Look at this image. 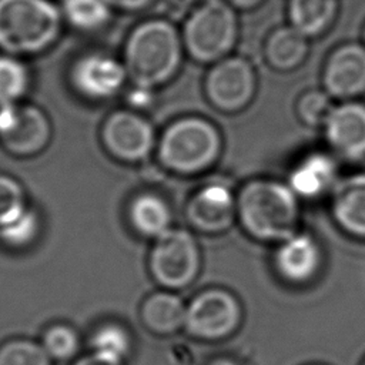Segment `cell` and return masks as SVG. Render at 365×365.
<instances>
[{"label":"cell","mask_w":365,"mask_h":365,"mask_svg":"<svg viewBox=\"0 0 365 365\" xmlns=\"http://www.w3.org/2000/svg\"><path fill=\"white\" fill-rule=\"evenodd\" d=\"M336 165L325 154H312L302 160L289 175L291 190L307 198L318 197L335 182Z\"/></svg>","instance_id":"e0dca14e"},{"label":"cell","mask_w":365,"mask_h":365,"mask_svg":"<svg viewBox=\"0 0 365 365\" xmlns=\"http://www.w3.org/2000/svg\"><path fill=\"white\" fill-rule=\"evenodd\" d=\"M0 365H51L43 348L29 339H13L0 348Z\"/></svg>","instance_id":"d4e9b609"},{"label":"cell","mask_w":365,"mask_h":365,"mask_svg":"<svg viewBox=\"0 0 365 365\" xmlns=\"http://www.w3.org/2000/svg\"><path fill=\"white\" fill-rule=\"evenodd\" d=\"M113 9L125 10V11H137L148 7L154 0H106Z\"/></svg>","instance_id":"f546056e"},{"label":"cell","mask_w":365,"mask_h":365,"mask_svg":"<svg viewBox=\"0 0 365 365\" xmlns=\"http://www.w3.org/2000/svg\"><path fill=\"white\" fill-rule=\"evenodd\" d=\"M61 10L50 0H0V48L36 54L58 37Z\"/></svg>","instance_id":"3957f363"},{"label":"cell","mask_w":365,"mask_h":365,"mask_svg":"<svg viewBox=\"0 0 365 365\" xmlns=\"http://www.w3.org/2000/svg\"><path fill=\"white\" fill-rule=\"evenodd\" d=\"M221 138L217 128L202 118L173 123L161 137L160 158L175 173L192 174L208 168L218 157Z\"/></svg>","instance_id":"277c9868"},{"label":"cell","mask_w":365,"mask_h":365,"mask_svg":"<svg viewBox=\"0 0 365 365\" xmlns=\"http://www.w3.org/2000/svg\"><path fill=\"white\" fill-rule=\"evenodd\" d=\"M331 111L329 97L321 91H309L298 103L299 117L311 125L325 124Z\"/></svg>","instance_id":"f1b7e54d"},{"label":"cell","mask_w":365,"mask_h":365,"mask_svg":"<svg viewBox=\"0 0 365 365\" xmlns=\"http://www.w3.org/2000/svg\"><path fill=\"white\" fill-rule=\"evenodd\" d=\"M235 201L225 184L211 182L202 187L188 204V218L201 231L220 232L234 220Z\"/></svg>","instance_id":"5bb4252c"},{"label":"cell","mask_w":365,"mask_h":365,"mask_svg":"<svg viewBox=\"0 0 365 365\" xmlns=\"http://www.w3.org/2000/svg\"><path fill=\"white\" fill-rule=\"evenodd\" d=\"M111 6L106 0H61V14L76 29L93 31L103 29L111 17Z\"/></svg>","instance_id":"7402d4cb"},{"label":"cell","mask_w":365,"mask_h":365,"mask_svg":"<svg viewBox=\"0 0 365 365\" xmlns=\"http://www.w3.org/2000/svg\"><path fill=\"white\" fill-rule=\"evenodd\" d=\"M325 135L331 147L346 158L365 154V106L345 103L332 108L325 121Z\"/></svg>","instance_id":"4fadbf2b"},{"label":"cell","mask_w":365,"mask_h":365,"mask_svg":"<svg viewBox=\"0 0 365 365\" xmlns=\"http://www.w3.org/2000/svg\"><path fill=\"white\" fill-rule=\"evenodd\" d=\"M212 365H237V364L232 362V361H230V359H218V361H215Z\"/></svg>","instance_id":"d6a6232c"},{"label":"cell","mask_w":365,"mask_h":365,"mask_svg":"<svg viewBox=\"0 0 365 365\" xmlns=\"http://www.w3.org/2000/svg\"><path fill=\"white\" fill-rule=\"evenodd\" d=\"M327 91L335 97H354L365 91V47L345 44L335 50L324 71Z\"/></svg>","instance_id":"7c38bea8"},{"label":"cell","mask_w":365,"mask_h":365,"mask_svg":"<svg viewBox=\"0 0 365 365\" xmlns=\"http://www.w3.org/2000/svg\"><path fill=\"white\" fill-rule=\"evenodd\" d=\"M275 264L287 279L295 282L307 281L318 269L319 248L309 235L295 234L277 250Z\"/></svg>","instance_id":"2e32d148"},{"label":"cell","mask_w":365,"mask_h":365,"mask_svg":"<svg viewBox=\"0 0 365 365\" xmlns=\"http://www.w3.org/2000/svg\"><path fill=\"white\" fill-rule=\"evenodd\" d=\"M130 220L134 228L145 237L158 238L171 230L170 207L155 194L135 197L130 205Z\"/></svg>","instance_id":"ffe728a7"},{"label":"cell","mask_w":365,"mask_h":365,"mask_svg":"<svg viewBox=\"0 0 365 365\" xmlns=\"http://www.w3.org/2000/svg\"><path fill=\"white\" fill-rule=\"evenodd\" d=\"M187 305L173 292L150 295L141 309L144 324L157 334H171L185 325Z\"/></svg>","instance_id":"ac0fdd59"},{"label":"cell","mask_w":365,"mask_h":365,"mask_svg":"<svg viewBox=\"0 0 365 365\" xmlns=\"http://www.w3.org/2000/svg\"><path fill=\"white\" fill-rule=\"evenodd\" d=\"M50 123L34 106H0V144L14 155H33L50 140Z\"/></svg>","instance_id":"52a82bcc"},{"label":"cell","mask_w":365,"mask_h":365,"mask_svg":"<svg viewBox=\"0 0 365 365\" xmlns=\"http://www.w3.org/2000/svg\"><path fill=\"white\" fill-rule=\"evenodd\" d=\"M181 61V40L175 27L161 19L137 26L125 46V68L140 88L168 81Z\"/></svg>","instance_id":"6da1fadb"},{"label":"cell","mask_w":365,"mask_h":365,"mask_svg":"<svg viewBox=\"0 0 365 365\" xmlns=\"http://www.w3.org/2000/svg\"><path fill=\"white\" fill-rule=\"evenodd\" d=\"M74 365H118V364H114V362H110V361H106L97 355H94L93 352L80 358Z\"/></svg>","instance_id":"4dcf8cb0"},{"label":"cell","mask_w":365,"mask_h":365,"mask_svg":"<svg viewBox=\"0 0 365 365\" xmlns=\"http://www.w3.org/2000/svg\"><path fill=\"white\" fill-rule=\"evenodd\" d=\"M332 214L346 232L365 237V174L351 175L334 185Z\"/></svg>","instance_id":"9a60e30c"},{"label":"cell","mask_w":365,"mask_h":365,"mask_svg":"<svg viewBox=\"0 0 365 365\" xmlns=\"http://www.w3.org/2000/svg\"><path fill=\"white\" fill-rule=\"evenodd\" d=\"M237 29L234 7L227 0H207L185 21L184 43L195 60L217 61L234 46Z\"/></svg>","instance_id":"5b68a950"},{"label":"cell","mask_w":365,"mask_h":365,"mask_svg":"<svg viewBox=\"0 0 365 365\" xmlns=\"http://www.w3.org/2000/svg\"><path fill=\"white\" fill-rule=\"evenodd\" d=\"M200 254L188 231L168 230L155 238L150 267L154 278L167 288H182L197 275Z\"/></svg>","instance_id":"8992f818"},{"label":"cell","mask_w":365,"mask_h":365,"mask_svg":"<svg viewBox=\"0 0 365 365\" xmlns=\"http://www.w3.org/2000/svg\"><path fill=\"white\" fill-rule=\"evenodd\" d=\"M29 87L26 66L11 54H0V106L16 104Z\"/></svg>","instance_id":"cb8c5ba5"},{"label":"cell","mask_w":365,"mask_h":365,"mask_svg":"<svg viewBox=\"0 0 365 365\" xmlns=\"http://www.w3.org/2000/svg\"><path fill=\"white\" fill-rule=\"evenodd\" d=\"M244 228L255 238L285 241L295 235L298 202L289 185L271 180L248 182L237 201Z\"/></svg>","instance_id":"7a4b0ae2"},{"label":"cell","mask_w":365,"mask_h":365,"mask_svg":"<svg viewBox=\"0 0 365 365\" xmlns=\"http://www.w3.org/2000/svg\"><path fill=\"white\" fill-rule=\"evenodd\" d=\"M307 36L292 26L275 30L267 43V57L271 66L278 70L297 67L307 56Z\"/></svg>","instance_id":"44dd1931"},{"label":"cell","mask_w":365,"mask_h":365,"mask_svg":"<svg viewBox=\"0 0 365 365\" xmlns=\"http://www.w3.org/2000/svg\"><path fill=\"white\" fill-rule=\"evenodd\" d=\"M205 90L211 103L222 111H238L252 98L255 76L250 63L230 57L217 63L210 71Z\"/></svg>","instance_id":"9c48e42d"},{"label":"cell","mask_w":365,"mask_h":365,"mask_svg":"<svg viewBox=\"0 0 365 365\" xmlns=\"http://www.w3.org/2000/svg\"><path fill=\"white\" fill-rule=\"evenodd\" d=\"M24 208L26 202L20 184L0 174V227L17 217Z\"/></svg>","instance_id":"83f0119b"},{"label":"cell","mask_w":365,"mask_h":365,"mask_svg":"<svg viewBox=\"0 0 365 365\" xmlns=\"http://www.w3.org/2000/svg\"><path fill=\"white\" fill-rule=\"evenodd\" d=\"M90 346L94 355L123 365L131 351V336L124 327L108 322L93 332Z\"/></svg>","instance_id":"603a6c76"},{"label":"cell","mask_w":365,"mask_h":365,"mask_svg":"<svg viewBox=\"0 0 365 365\" xmlns=\"http://www.w3.org/2000/svg\"><path fill=\"white\" fill-rule=\"evenodd\" d=\"M78 335L67 325H53L43 335V348L51 359L66 361L78 351Z\"/></svg>","instance_id":"4316f807"},{"label":"cell","mask_w":365,"mask_h":365,"mask_svg":"<svg viewBox=\"0 0 365 365\" xmlns=\"http://www.w3.org/2000/svg\"><path fill=\"white\" fill-rule=\"evenodd\" d=\"M238 321L240 307L235 298L222 289H208L187 305L184 327L197 338L218 339L228 335Z\"/></svg>","instance_id":"ba28073f"},{"label":"cell","mask_w":365,"mask_h":365,"mask_svg":"<svg viewBox=\"0 0 365 365\" xmlns=\"http://www.w3.org/2000/svg\"><path fill=\"white\" fill-rule=\"evenodd\" d=\"M127 76L125 64L101 53L81 57L71 71V80L78 93L93 100L115 96L124 86Z\"/></svg>","instance_id":"8fae6325"},{"label":"cell","mask_w":365,"mask_h":365,"mask_svg":"<svg viewBox=\"0 0 365 365\" xmlns=\"http://www.w3.org/2000/svg\"><path fill=\"white\" fill-rule=\"evenodd\" d=\"M38 228L37 214L26 207L17 217L0 227V240L11 247H24L34 240Z\"/></svg>","instance_id":"484cf974"},{"label":"cell","mask_w":365,"mask_h":365,"mask_svg":"<svg viewBox=\"0 0 365 365\" xmlns=\"http://www.w3.org/2000/svg\"><path fill=\"white\" fill-rule=\"evenodd\" d=\"M291 26L307 37L318 36L334 21L338 0H288Z\"/></svg>","instance_id":"d6986e66"},{"label":"cell","mask_w":365,"mask_h":365,"mask_svg":"<svg viewBox=\"0 0 365 365\" xmlns=\"http://www.w3.org/2000/svg\"><path fill=\"white\" fill-rule=\"evenodd\" d=\"M232 7L237 9H242V10H250L254 9L257 6H259L261 3H264V0H227Z\"/></svg>","instance_id":"1f68e13d"},{"label":"cell","mask_w":365,"mask_h":365,"mask_svg":"<svg viewBox=\"0 0 365 365\" xmlns=\"http://www.w3.org/2000/svg\"><path fill=\"white\" fill-rule=\"evenodd\" d=\"M103 140L114 157L123 161H140L153 148L154 131L145 118L130 111H117L107 118Z\"/></svg>","instance_id":"30bf717a"}]
</instances>
